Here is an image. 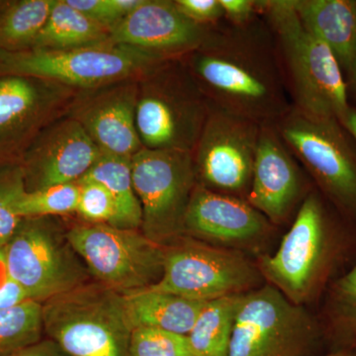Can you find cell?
<instances>
[{"label": "cell", "instance_id": "8992f818", "mask_svg": "<svg viewBox=\"0 0 356 356\" xmlns=\"http://www.w3.org/2000/svg\"><path fill=\"white\" fill-rule=\"evenodd\" d=\"M325 353L320 321L305 306L292 303L267 283L242 295L227 356H321Z\"/></svg>", "mask_w": 356, "mask_h": 356}, {"label": "cell", "instance_id": "d4e9b609", "mask_svg": "<svg viewBox=\"0 0 356 356\" xmlns=\"http://www.w3.org/2000/svg\"><path fill=\"white\" fill-rule=\"evenodd\" d=\"M242 295L207 302L187 334L194 356H227Z\"/></svg>", "mask_w": 356, "mask_h": 356}, {"label": "cell", "instance_id": "5b68a950", "mask_svg": "<svg viewBox=\"0 0 356 356\" xmlns=\"http://www.w3.org/2000/svg\"><path fill=\"white\" fill-rule=\"evenodd\" d=\"M168 60L111 41L69 50L0 51V76L35 77L92 90L145 76Z\"/></svg>", "mask_w": 356, "mask_h": 356}, {"label": "cell", "instance_id": "3957f363", "mask_svg": "<svg viewBox=\"0 0 356 356\" xmlns=\"http://www.w3.org/2000/svg\"><path fill=\"white\" fill-rule=\"evenodd\" d=\"M280 41L297 108L341 122L350 104L343 70L331 49L300 20L293 0L261 1Z\"/></svg>", "mask_w": 356, "mask_h": 356}, {"label": "cell", "instance_id": "4dcf8cb0", "mask_svg": "<svg viewBox=\"0 0 356 356\" xmlns=\"http://www.w3.org/2000/svg\"><path fill=\"white\" fill-rule=\"evenodd\" d=\"M76 213L89 224L116 225L118 208L108 189L95 180L81 178Z\"/></svg>", "mask_w": 356, "mask_h": 356}, {"label": "cell", "instance_id": "ab89813d", "mask_svg": "<svg viewBox=\"0 0 356 356\" xmlns=\"http://www.w3.org/2000/svg\"><path fill=\"white\" fill-rule=\"evenodd\" d=\"M4 261H6V257H4L3 248H0V264L4 266Z\"/></svg>", "mask_w": 356, "mask_h": 356}, {"label": "cell", "instance_id": "ffe728a7", "mask_svg": "<svg viewBox=\"0 0 356 356\" xmlns=\"http://www.w3.org/2000/svg\"><path fill=\"white\" fill-rule=\"evenodd\" d=\"M300 20L332 51L350 74L356 57L355 0H293Z\"/></svg>", "mask_w": 356, "mask_h": 356}, {"label": "cell", "instance_id": "8fae6325", "mask_svg": "<svg viewBox=\"0 0 356 356\" xmlns=\"http://www.w3.org/2000/svg\"><path fill=\"white\" fill-rule=\"evenodd\" d=\"M67 236L91 275L122 295L147 289L163 275L165 245L138 229L86 224L70 229Z\"/></svg>", "mask_w": 356, "mask_h": 356}, {"label": "cell", "instance_id": "4316f807", "mask_svg": "<svg viewBox=\"0 0 356 356\" xmlns=\"http://www.w3.org/2000/svg\"><path fill=\"white\" fill-rule=\"evenodd\" d=\"M42 303L27 300L13 308L0 310V356H9L41 341Z\"/></svg>", "mask_w": 356, "mask_h": 356}, {"label": "cell", "instance_id": "d6a6232c", "mask_svg": "<svg viewBox=\"0 0 356 356\" xmlns=\"http://www.w3.org/2000/svg\"><path fill=\"white\" fill-rule=\"evenodd\" d=\"M180 13L196 24L207 26L224 17L220 0H177Z\"/></svg>", "mask_w": 356, "mask_h": 356}, {"label": "cell", "instance_id": "7402d4cb", "mask_svg": "<svg viewBox=\"0 0 356 356\" xmlns=\"http://www.w3.org/2000/svg\"><path fill=\"white\" fill-rule=\"evenodd\" d=\"M318 318L325 350L356 351V261L325 291Z\"/></svg>", "mask_w": 356, "mask_h": 356}, {"label": "cell", "instance_id": "4fadbf2b", "mask_svg": "<svg viewBox=\"0 0 356 356\" xmlns=\"http://www.w3.org/2000/svg\"><path fill=\"white\" fill-rule=\"evenodd\" d=\"M261 127V124L250 119L210 107L193 152L199 184L247 198Z\"/></svg>", "mask_w": 356, "mask_h": 356}, {"label": "cell", "instance_id": "d590c367", "mask_svg": "<svg viewBox=\"0 0 356 356\" xmlns=\"http://www.w3.org/2000/svg\"><path fill=\"white\" fill-rule=\"evenodd\" d=\"M27 300L29 299L24 290L9 278H6L4 282L0 285V310L13 308Z\"/></svg>", "mask_w": 356, "mask_h": 356}, {"label": "cell", "instance_id": "5bb4252c", "mask_svg": "<svg viewBox=\"0 0 356 356\" xmlns=\"http://www.w3.org/2000/svg\"><path fill=\"white\" fill-rule=\"evenodd\" d=\"M270 221L245 199L196 184L184 217V236L231 250L259 247L273 233Z\"/></svg>", "mask_w": 356, "mask_h": 356}, {"label": "cell", "instance_id": "74e56055", "mask_svg": "<svg viewBox=\"0 0 356 356\" xmlns=\"http://www.w3.org/2000/svg\"><path fill=\"white\" fill-rule=\"evenodd\" d=\"M321 356H356V351L348 350L329 351Z\"/></svg>", "mask_w": 356, "mask_h": 356}, {"label": "cell", "instance_id": "7c38bea8", "mask_svg": "<svg viewBox=\"0 0 356 356\" xmlns=\"http://www.w3.org/2000/svg\"><path fill=\"white\" fill-rule=\"evenodd\" d=\"M142 233L161 245L184 236V217L197 184L193 153L140 149L132 159Z\"/></svg>", "mask_w": 356, "mask_h": 356}, {"label": "cell", "instance_id": "8d00e7d4", "mask_svg": "<svg viewBox=\"0 0 356 356\" xmlns=\"http://www.w3.org/2000/svg\"><path fill=\"white\" fill-rule=\"evenodd\" d=\"M339 123L343 126L344 130L350 134L351 137L356 142V109L350 107V109L348 110Z\"/></svg>", "mask_w": 356, "mask_h": 356}, {"label": "cell", "instance_id": "d6986e66", "mask_svg": "<svg viewBox=\"0 0 356 356\" xmlns=\"http://www.w3.org/2000/svg\"><path fill=\"white\" fill-rule=\"evenodd\" d=\"M305 191V179L280 134L262 124L245 200L276 226L289 219Z\"/></svg>", "mask_w": 356, "mask_h": 356}, {"label": "cell", "instance_id": "2e32d148", "mask_svg": "<svg viewBox=\"0 0 356 356\" xmlns=\"http://www.w3.org/2000/svg\"><path fill=\"white\" fill-rule=\"evenodd\" d=\"M64 88L35 77L0 76V165L21 163Z\"/></svg>", "mask_w": 356, "mask_h": 356}, {"label": "cell", "instance_id": "83f0119b", "mask_svg": "<svg viewBox=\"0 0 356 356\" xmlns=\"http://www.w3.org/2000/svg\"><path fill=\"white\" fill-rule=\"evenodd\" d=\"M79 198L77 182L26 191L16 206V213L21 219L70 214L76 212Z\"/></svg>", "mask_w": 356, "mask_h": 356}, {"label": "cell", "instance_id": "603a6c76", "mask_svg": "<svg viewBox=\"0 0 356 356\" xmlns=\"http://www.w3.org/2000/svg\"><path fill=\"white\" fill-rule=\"evenodd\" d=\"M109 41V29L72 8L67 0H56L50 17L32 49L69 50Z\"/></svg>", "mask_w": 356, "mask_h": 356}, {"label": "cell", "instance_id": "484cf974", "mask_svg": "<svg viewBox=\"0 0 356 356\" xmlns=\"http://www.w3.org/2000/svg\"><path fill=\"white\" fill-rule=\"evenodd\" d=\"M55 3L56 0L0 1V51L32 49Z\"/></svg>", "mask_w": 356, "mask_h": 356}, {"label": "cell", "instance_id": "1f68e13d", "mask_svg": "<svg viewBox=\"0 0 356 356\" xmlns=\"http://www.w3.org/2000/svg\"><path fill=\"white\" fill-rule=\"evenodd\" d=\"M67 2L89 19L110 30L133 13L143 0H67Z\"/></svg>", "mask_w": 356, "mask_h": 356}, {"label": "cell", "instance_id": "ba28073f", "mask_svg": "<svg viewBox=\"0 0 356 356\" xmlns=\"http://www.w3.org/2000/svg\"><path fill=\"white\" fill-rule=\"evenodd\" d=\"M264 282L257 264L245 252L180 236L165 245L163 275L147 289L209 302L245 294Z\"/></svg>", "mask_w": 356, "mask_h": 356}, {"label": "cell", "instance_id": "f546056e", "mask_svg": "<svg viewBox=\"0 0 356 356\" xmlns=\"http://www.w3.org/2000/svg\"><path fill=\"white\" fill-rule=\"evenodd\" d=\"M129 356H194L188 337L152 327H138L131 334Z\"/></svg>", "mask_w": 356, "mask_h": 356}, {"label": "cell", "instance_id": "277c9868", "mask_svg": "<svg viewBox=\"0 0 356 356\" xmlns=\"http://www.w3.org/2000/svg\"><path fill=\"white\" fill-rule=\"evenodd\" d=\"M44 332L72 356H129L124 295L86 283L42 303Z\"/></svg>", "mask_w": 356, "mask_h": 356}, {"label": "cell", "instance_id": "9a60e30c", "mask_svg": "<svg viewBox=\"0 0 356 356\" xmlns=\"http://www.w3.org/2000/svg\"><path fill=\"white\" fill-rule=\"evenodd\" d=\"M100 154L74 118L55 122L40 132L21 159L26 191L77 182L95 165Z\"/></svg>", "mask_w": 356, "mask_h": 356}, {"label": "cell", "instance_id": "ac0fdd59", "mask_svg": "<svg viewBox=\"0 0 356 356\" xmlns=\"http://www.w3.org/2000/svg\"><path fill=\"white\" fill-rule=\"evenodd\" d=\"M138 96L136 79L92 89L76 102L70 117L102 153L132 158L143 149L136 126Z\"/></svg>", "mask_w": 356, "mask_h": 356}, {"label": "cell", "instance_id": "7a4b0ae2", "mask_svg": "<svg viewBox=\"0 0 356 356\" xmlns=\"http://www.w3.org/2000/svg\"><path fill=\"white\" fill-rule=\"evenodd\" d=\"M327 201L307 194L277 250L255 262L267 284L296 305L324 296L356 261V224Z\"/></svg>", "mask_w": 356, "mask_h": 356}, {"label": "cell", "instance_id": "30bf717a", "mask_svg": "<svg viewBox=\"0 0 356 356\" xmlns=\"http://www.w3.org/2000/svg\"><path fill=\"white\" fill-rule=\"evenodd\" d=\"M277 132L306 166L323 196L356 224V153L341 123L295 107L280 119Z\"/></svg>", "mask_w": 356, "mask_h": 356}, {"label": "cell", "instance_id": "e575fe53", "mask_svg": "<svg viewBox=\"0 0 356 356\" xmlns=\"http://www.w3.org/2000/svg\"><path fill=\"white\" fill-rule=\"evenodd\" d=\"M9 356H72L53 339H41Z\"/></svg>", "mask_w": 356, "mask_h": 356}, {"label": "cell", "instance_id": "6da1fadb", "mask_svg": "<svg viewBox=\"0 0 356 356\" xmlns=\"http://www.w3.org/2000/svg\"><path fill=\"white\" fill-rule=\"evenodd\" d=\"M248 26L212 31L192 51L191 74L210 107L259 124L289 111L277 60Z\"/></svg>", "mask_w": 356, "mask_h": 356}, {"label": "cell", "instance_id": "836d02e7", "mask_svg": "<svg viewBox=\"0 0 356 356\" xmlns=\"http://www.w3.org/2000/svg\"><path fill=\"white\" fill-rule=\"evenodd\" d=\"M224 17L236 27H245L261 13V1L254 0H220Z\"/></svg>", "mask_w": 356, "mask_h": 356}, {"label": "cell", "instance_id": "cb8c5ba5", "mask_svg": "<svg viewBox=\"0 0 356 356\" xmlns=\"http://www.w3.org/2000/svg\"><path fill=\"white\" fill-rule=\"evenodd\" d=\"M131 159L128 156L102 153L83 178L99 182L113 195L118 208L115 227L138 229L142 226L143 212L134 189Z\"/></svg>", "mask_w": 356, "mask_h": 356}, {"label": "cell", "instance_id": "f35d334b", "mask_svg": "<svg viewBox=\"0 0 356 356\" xmlns=\"http://www.w3.org/2000/svg\"><path fill=\"white\" fill-rule=\"evenodd\" d=\"M348 76H350L351 81H353V84L355 86L356 89V57L355 58V62H353V67H351V70L350 74H348Z\"/></svg>", "mask_w": 356, "mask_h": 356}, {"label": "cell", "instance_id": "e0dca14e", "mask_svg": "<svg viewBox=\"0 0 356 356\" xmlns=\"http://www.w3.org/2000/svg\"><path fill=\"white\" fill-rule=\"evenodd\" d=\"M211 32L180 13L175 1L143 0L133 13L110 29V41L166 60L195 51Z\"/></svg>", "mask_w": 356, "mask_h": 356}, {"label": "cell", "instance_id": "52a82bcc", "mask_svg": "<svg viewBox=\"0 0 356 356\" xmlns=\"http://www.w3.org/2000/svg\"><path fill=\"white\" fill-rule=\"evenodd\" d=\"M172 62L147 72L139 83L136 126L143 147L193 153L209 103L192 74Z\"/></svg>", "mask_w": 356, "mask_h": 356}, {"label": "cell", "instance_id": "44dd1931", "mask_svg": "<svg viewBox=\"0 0 356 356\" xmlns=\"http://www.w3.org/2000/svg\"><path fill=\"white\" fill-rule=\"evenodd\" d=\"M124 301L132 330L152 327L184 336L207 303L151 289L124 295Z\"/></svg>", "mask_w": 356, "mask_h": 356}, {"label": "cell", "instance_id": "f1b7e54d", "mask_svg": "<svg viewBox=\"0 0 356 356\" xmlns=\"http://www.w3.org/2000/svg\"><path fill=\"white\" fill-rule=\"evenodd\" d=\"M26 191L21 163L0 165V248H4L19 226L16 206Z\"/></svg>", "mask_w": 356, "mask_h": 356}, {"label": "cell", "instance_id": "9c48e42d", "mask_svg": "<svg viewBox=\"0 0 356 356\" xmlns=\"http://www.w3.org/2000/svg\"><path fill=\"white\" fill-rule=\"evenodd\" d=\"M46 218H23L3 248L6 278L40 303L86 284L90 275L67 233Z\"/></svg>", "mask_w": 356, "mask_h": 356}]
</instances>
